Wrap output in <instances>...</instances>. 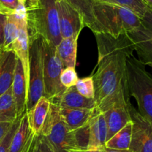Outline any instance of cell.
I'll use <instances>...</instances> for the list:
<instances>
[{"label": "cell", "instance_id": "obj_1", "mask_svg": "<svg viewBox=\"0 0 152 152\" xmlns=\"http://www.w3.org/2000/svg\"><path fill=\"white\" fill-rule=\"evenodd\" d=\"M134 54L126 51L98 55L96 70L92 76L95 88L96 108L102 113L121 102H128L126 64Z\"/></svg>", "mask_w": 152, "mask_h": 152}, {"label": "cell", "instance_id": "obj_2", "mask_svg": "<svg viewBox=\"0 0 152 152\" xmlns=\"http://www.w3.org/2000/svg\"><path fill=\"white\" fill-rule=\"evenodd\" d=\"M56 3V0L26 1L29 40L41 37L54 47L60 42L62 37Z\"/></svg>", "mask_w": 152, "mask_h": 152}, {"label": "cell", "instance_id": "obj_3", "mask_svg": "<svg viewBox=\"0 0 152 152\" xmlns=\"http://www.w3.org/2000/svg\"><path fill=\"white\" fill-rule=\"evenodd\" d=\"M94 34L102 33L118 37L142 26L141 19L129 9L116 4L94 3Z\"/></svg>", "mask_w": 152, "mask_h": 152}, {"label": "cell", "instance_id": "obj_4", "mask_svg": "<svg viewBox=\"0 0 152 152\" xmlns=\"http://www.w3.org/2000/svg\"><path fill=\"white\" fill-rule=\"evenodd\" d=\"M126 73L129 95L136 100L140 114L152 124V75L134 54L126 59Z\"/></svg>", "mask_w": 152, "mask_h": 152}, {"label": "cell", "instance_id": "obj_5", "mask_svg": "<svg viewBox=\"0 0 152 152\" xmlns=\"http://www.w3.org/2000/svg\"><path fill=\"white\" fill-rule=\"evenodd\" d=\"M39 134L47 139L55 152H66L79 148L75 132L67 128L61 119L59 108L51 102Z\"/></svg>", "mask_w": 152, "mask_h": 152}, {"label": "cell", "instance_id": "obj_6", "mask_svg": "<svg viewBox=\"0 0 152 152\" xmlns=\"http://www.w3.org/2000/svg\"><path fill=\"white\" fill-rule=\"evenodd\" d=\"M40 52L42 62L44 96L51 100L65 91L60 83L63 66L56 51V47L39 37Z\"/></svg>", "mask_w": 152, "mask_h": 152}, {"label": "cell", "instance_id": "obj_7", "mask_svg": "<svg viewBox=\"0 0 152 152\" xmlns=\"http://www.w3.org/2000/svg\"><path fill=\"white\" fill-rule=\"evenodd\" d=\"M42 96H44V83L42 62L39 37L29 40L27 111H29L33 107H34Z\"/></svg>", "mask_w": 152, "mask_h": 152}, {"label": "cell", "instance_id": "obj_8", "mask_svg": "<svg viewBox=\"0 0 152 152\" xmlns=\"http://www.w3.org/2000/svg\"><path fill=\"white\" fill-rule=\"evenodd\" d=\"M129 109L133 123L129 149L132 152H152V124L140 114L131 101Z\"/></svg>", "mask_w": 152, "mask_h": 152}, {"label": "cell", "instance_id": "obj_9", "mask_svg": "<svg viewBox=\"0 0 152 152\" xmlns=\"http://www.w3.org/2000/svg\"><path fill=\"white\" fill-rule=\"evenodd\" d=\"M59 29L62 39L79 37L85 24L80 13L65 0H56Z\"/></svg>", "mask_w": 152, "mask_h": 152}, {"label": "cell", "instance_id": "obj_10", "mask_svg": "<svg viewBox=\"0 0 152 152\" xmlns=\"http://www.w3.org/2000/svg\"><path fill=\"white\" fill-rule=\"evenodd\" d=\"M127 34L133 43L138 60L152 68V31L142 25Z\"/></svg>", "mask_w": 152, "mask_h": 152}, {"label": "cell", "instance_id": "obj_11", "mask_svg": "<svg viewBox=\"0 0 152 152\" xmlns=\"http://www.w3.org/2000/svg\"><path fill=\"white\" fill-rule=\"evenodd\" d=\"M129 102L130 100L115 104L102 113L106 122L107 140L132 121L129 109Z\"/></svg>", "mask_w": 152, "mask_h": 152}, {"label": "cell", "instance_id": "obj_12", "mask_svg": "<svg viewBox=\"0 0 152 152\" xmlns=\"http://www.w3.org/2000/svg\"><path fill=\"white\" fill-rule=\"evenodd\" d=\"M88 127L89 138L86 148L102 149L107 140V126L103 114L96 107L94 108Z\"/></svg>", "mask_w": 152, "mask_h": 152}, {"label": "cell", "instance_id": "obj_13", "mask_svg": "<svg viewBox=\"0 0 152 152\" xmlns=\"http://www.w3.org/2000/svg\"><path fill=\"white\" fill-rule=\"evenodd\" d=\"M60 108H87L93 109L96 107L94 99H88L82 96L75 87L65 88L59 96L50 101Z\"/></svg>", "mask_w": 152, "mask_h": 152}, {"label": "cell", "instance_id": "obj_14", "mask_svg": "<svg viewBox=\"0 0 152 152\" xmlns=\"http://www.w3.org/2000/svg\"><path fill=\"white\" fill-rule=\"evenodd\" d=\"M13 99L16 103L18 117H21L27 111V94L28 85L22 62L17 58L14 77L11 86Z\"/></svg>", "mask_w": 152, "mask_h": 152}, {"label": "cell", "instance_id": "obj_15", "mask_svg": "<svg viewBox=\"0 0 152 152\" xmlns=\"http://www.w3.org/2000/svg\"><path fill=\"white\" fill-rule=\"evenodd\" d=\"M17 57L13 50H0V96L11 88Z\"/></svg>", "mask_w": 152, "mask_h": 152}, {"label": "cell", "instance_id": "obj_16", "mask_svg": "<svg viewBox=\"0 0 152 152\" xmlns=\"http://www.w3.org/2000/svg\"><path fill=\"white\" fill-rule=\"evenodd\" d=\"M36 137L30 128L27 117V111L22 116L19 126L13 134L9 152H22L33 145Z\"/></svg>", "mask_w": 152, "mask_h": 152}, {"label": "cell", "instance_id": "obj_17", "mask_svg": "<svg viewBox=\"0 0 152 152\" xmlns=\"http://www.w3.org/2000/svg\"><path fill=\"white\" fill-rule=\"evenodd\" d=\"M19 21V32L18 37L12 47V50L15 53L16 57L21 61L27 85L28 80V66H29V38L27 30V20Z\"/></svg>", "mask_w": 152, "mask_h": 152}, {"label": "cell", "instance_id": "obj_18", "mask_svg": "<svg viewBox=\"0 0 152 152\" xmlns=\"http://www.w3.org/2000/svg\"><path fill=\"white\" fill-rule=\"evenodd\" d=\"M93 111L94 108L87 109L59 108V114L67 128L71 132H74L88 124Z\"/></svg>", "mask_w": 152, "mask_h": 152}, {"label": "cell", "instance_id": "obj_19", "mask_svg": "<svg viewBox=\"0 0 152 152\" xmlns=\"http://www.w3.org/2000/svg\"><path fill=\"white\" fill-rule=\"evenodd\" d=\"M50 105V100L45 96H42L34 107L29 111H27L28 124L35 135H39L40 134L48 113Z\"/></svg>", "mask_w": 152, "mask_h": 152}, {"label": "cell", "instance_id": "obj_20", "mask_svg": "<svg viewBox=\"0 0 152 152\" xmlns=\"http://www.w3.org/2000/svg\"><path fill=\"white\" fill-rule=\"evenodd\" d=\"M77 40L78 37L62 39L56 46V51L62 64L63 68H75L77 62Z\"/></svg>", "mask_w": 152, "mask_h": 152}, {"label": "cell", "instance_id": "obj_21", "mask_svg": "<svg viewBox=\"0 0 152 152\" xmlns=\"http://www.w3.org/2000/svg\"><path fill=\"white\" fill-rule=\"evenodd\" d=\"M18 117L16 103L10 88L0 96V123H12Z\"/></svg>", "mask_w": 152, "mask_h": 152}, {"label": "cell", "instance_id": "obj_22", "mask_svg": "<svg viewBox=\"0 0 152 152\" xmlns=\"http://www.w3.org/2000/svg\"><path fill=\"white\" fill-rule=\"evenodd\" d=\"M132 128L133 123L132 121H131L121 130L116 133L112 137L106 141L105 144V148L117 150L129 149L132 140Z\"/></svg>", "mask_w": 152, "mask_h": 152}, {"label": "cell", "instance_id": "obj_23", "mask_svg": "<svg viewBox=\"0 0 152 152\" xmlns=\"http://www.w3.org/2000/svg\"><path fill=\"white\" fill-rule=\"evenodd\" d=\"M74 8H75L82 16L85 26L91 31L94 25V0H65Z\"/></svg>", "mask_w": 152, "mask_h": 152}, {"label": "cell", "instance_id": "obj_24", "mask_svg": "<svg viewBox=\"0 0 152 152\" xmlns=\"http://www.w3.org/2000/svg\"><path fill=\"white\" fill-rule=\"evenodd\" d=\"M19 32V21L13 14L7 15L4 25V45L3 50H12V47Z\"/></svg>", "mask_w": 152, "mask_h": 152}, {"label": "cell", "instance_id": "obj_25", "mask_svg": "<svg viewBox=\"0 0 152 152\" xmlns=\"http://www.w3.org/2000/svg\"><path fill=\"white\" fill-rule=\"evenodd\" d=\"M95 2L116 4L129 9L142 19L148 9V6L142 0H94Z\"/></svg>", "mask_w": 152, "mask_h": 152}, {"label": "cell", "instance_id": "obj_26", "mask_svg": "<svg viewBox=\"0 0 152 152\" xmlns=\"http://www.w3.org/2000/svg\"><path fill=\"white\" fill-rule=\"evenodd\" d=\"M75 88L77 91L84 97L88 99H94L95 88L92 76L79 79Z\"/></svg>", "mask_w": 152, "mask_h": 152}, {"label": "cell", "instance_id": "obj_27", "mask_svg": "<svg viewBox=\"0 0 152 152\" xmlns=\"http://www.w3.org/2000/svg\"><path fill=\"white\" fill-rule=\"evenodd\" d=\"M79 80L78 75L75 71V68H65L62 69L60 74V83L65 88L75 87Z\"/></svg>", "mask_w": 152, "mask_h": 152}, {"label": "cell", "instance_id": "obj_28", "mask_svg": "<svg viewBox=\"0 0 152 152\" xmlns=\"http://www.w3.org/2000/svg\"><path fill=\"white\" fill-rule=\"evenodd\" d=\"M25 113H24V114H25ZM22 116L18 117V118L16 119L13 123H12L9 131L7 132V133L6 134V135L4 136V137L3 138L2 140L1 141V142H0V152H9L12 138H13V134H14L16 129H17L18 126H19V123H20V120L21 119H22Z\"/></svg>", "mask_w": 152, "mask_h": 152}, {"label": "cell", "instance_id": "obj_29", "mask_svg": "<svg viewBox=\"0 0 152 152\" xmlns=\"http://www.w3.org/2000/svg\"><path fill=\"white\" fill-rule=\"evenodd\" d=\"M32 152H55L51 145L49 143L43 135L39 134L36 137Z\"/></svg>", "mask_w": 152, "mask_h": 152}, {"label": "cell", "instance_id": "obj_30", "mask_svg": "<svg viewBox=\"0 0 152 152\" xmlns=\"http://www.w3.org/2000/svg\"><path fill=\"white\" fill-rule=\"evenodd\" d=\"M19 4L18 0H0V13L13 14Z\"/></svg>", "mask_w": 152, "mask_h": 152}, {"label": "cell", "instance_id": "obj_31", "mask_svg": "<svg viewBox=\"0 0 152 152\" xmlns=\"http://www.w3.org/2000/svg\"><path fill=\"white\" fill-rule=\"evenodd\" d=\"M141 22L144 28L152 31V7H148L146 12L141 19Z\"/></svg>", "mask_w": 152, "mask_h": 152}, {"label": "cell", "instance_id": "obj_32", "mask_svg": "<svg viewBox=\"0 0 152 152\" xmlns=\"http://www.w3.org/2000/svg\"><path fill=\"white\" fill-rule=\"evenodd\" d=\"M7 15L0 13V50L4 49V25Z\"/></svg>", "mask_w": 152, "mask_h": 152}, {"label": "cell", "instance_id": "obj_33", "mask_svg": "<svg viewBox=\"0 0 152 152\" xmlns=\"http://www.w3.org/2000/svg\"><path fill=\"white\" fill-rule=\"evenodd\" d=\"M13 14L19 20H27V10L25 4L19 3Z\"/></svg>", "mask_w": 152, "mask_h": 152}, {"label": "cell", "instance_id": "obj_34", "mask_svg": "<svg viewBox=\"0 0 152 152\" xmlns=\"http://www.w3.org/2000/svg\"><path fill=\"white\" fill-rule=\"evenodd\" d=\"M12 123H0V142L2 140L3 138L7 133V132L10 129Z\"/></svg>", "mask_w": 152, "mask_h": 152}, {"label": "cell", "instance_id": "obj_35", "mask_svg": "<svg viewBox=\"0 0 152 152\" xmlns=\"http://www.w3.org/2000/svg\"><path fill=\"white\" fill-rule=\"evenodd\" d=\"M66 152H102V149H88L84 148H77L69 149Z\"/></svg>", "mask_w": 152, "mask_h": 152}, {"label": "cell", "instance_id": "obj_36", "mask_svg": "<svg viewBox=\"0 0 152 152\" xmlns=\"http://www.w3.org/2000/svg\"><path fill=\"white\" fill-rule=\"evenodd\" d=\"M102 152H132L130 149L126 150H117V149H111V148H102Z\"/></svg>", "mask_w": 152, "mask_h": 152}, {"label": "cell", "instance_id": "obj_37", "mask_svg": "<svg viewBox=\"0 0 152 152\" xmlns=\"http://www.w3.org/2000/svg\"><path fill=\"white\" fill-rule=\"evenodd\" d=\"M142 1L147 4L148 7H152V0H142Z\"/></svg>", "mask_w": 152, "mask_h": 152}, {"label": "cell", "instance_id": "obj_38", "mask_svg": "<svg viewBox=\"0 0 152 152\" xmlns=\"http://www.w3.org/2000/svg\"><path fill=\"white\" fill-rule=\"evenodd\" d=\"M35 140H36V139H35ZM34 142H35V141H34ZM34 144H33V145H31V146L28 147V148H27L26 149H25V150H24V151H22V152H32L33 147H34Z\"/></svg>", "mask_w": 152, "mask_h": 152}, {"label": "cell", "instance_id": "obj_39", "mask_svg": "<svg viewBox=\"0 0 152 152\" xmlns=\"http://www.w3.org/2000/svg\"><path fill=\"white\" fill-rule=\"evenodd\" d=\"M18 1H19V2L20 3V4H25V3H26L27 0H18Z\"/></svg>", "mask_w": 152, "mask_h": 152}, {"label": "cell", "instance_id": "obj_40", "mask_svg": "<svg viewBox=\"0 0 152 152\" xmlns=\"http://www.w3.org/2000/svg\"><path fill=\"white\" fill-rule=\"evenodd\" d=\"M27 1H36L37 0H27Z\"/></svg>", "mask_w": 152, "mask_h": 152}]
</instances>
